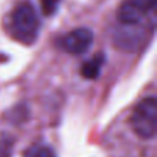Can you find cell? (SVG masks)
<instances>
[{
	"mask_svg": "<svg viewBox=\"0 0 157 157\" xmlns=\"http://www.w3.org/2000/svg\"><path fill=\"white\" fill-rule=\"evenodd\" d=\"M40 21L29 2H22L11 14V30L14 37L24 44H32L37 39Z\"/></svg>",
	"mask_w": 157,
	"mask_h": 157,
	"instance_id": "1",
	"label": "cell"
},
{
	"mask_svg": "<svg viewBox=\"0 0 157 157\" xmlns=\"http://www.w3.org/2000/svg\"><path fill=\"white\" fill-rule=\"evenodd\" d=\"M131 127L142 139H153L157 132V101L155 97L142 99L131 114Z\"/></svg>",
	"mask_w": 157,
	"mask_h": 157,
	"instance_id": "2",
	"label": "cell"
},
{
	"mask_svg": "<svg viewBox=\"0 0 157 157\" xmlns=\"http://www.w3.org/2000/svg\"><path fill=\"white\" fill-rule=\"evenodd\" d=\"M157 0H125L119 10V21L124 25H136L156 8Z\"/></svg>",
	"mask_w": 157,
	"mask_h": 157,
	"instance_id": "3",
	"label": "cell"
},
{
	"mask_svg": "<svg viewBox=\"0 0 157 157\" xmlns=\"http://www.w3.org/2000/svg\"><path fill=\"white\" fill-rule=\"evenodd\" d=\"M92 40H94L92 30H90L88 28H77L63 36L59 40V44L66 52L78 55L86 52L92 46Z\"/></svg>",
	"mask_w": 157,
	"mask_h": 157,
	"instance_id": "4",
	"label": "cell"
},
{
	"mask_svg": "<svg viewBox=\"0 0 157 157\" xmlns=\"http://www.w3.org/2000/svg\"><path fill=\"white\" fill-rule=\"evenodd\" d=\"M103 55H95L94 58L88 59L81 68V73L86 78H95L99 76L101 69L103 65Z\"/></svg>",
	"mask_w": 157,
	"mask_h": 157,
	"instance_id": "5",
	"label": "cell"
},
{
	"mask_svg": "<svg viewBox=\"0 0 157 157\" xmlns=\"http://www.w3.org/2000/svg\"><path fill=\"white\" fill-rule=\"evenodd\" d=\"M24 157H55L54 150L47 145H32L25 152Z\"/></svg>",
	"mask_w": 157,
	"mask_h": 157,
	"instance_id": "6",
	"label": "cell"
},
{
	"mask_svg": "<svg viewBox=\"0 0 157 157\" xmlns=\"http://www.w3.org/2000/svg\"><path fill=\"white\" fill-rule=\"evenodd\" d=\"M14 139L8 134L0 132V157H11Z\"/></svg>",
	"mask_w": 157,
	"mask_h": 157,
	"instance_id": "7",
	"label": "cell"
},
{
	"mask_svg": "<svg viewBox=\"0 0 157 157\" xmlns=\"http://www.w3.org/2000/svg\"><path fill=\"white\" fill-rule=\"evenodd\" d=\"M41 4H43V13L46 15H52L57 11L59 0H41Z\"/></svg>",
	"mask_w": 157,
	"mask_h": 157,
	"instance_id": "8",
	"label": "cell"
}]
</instances>
